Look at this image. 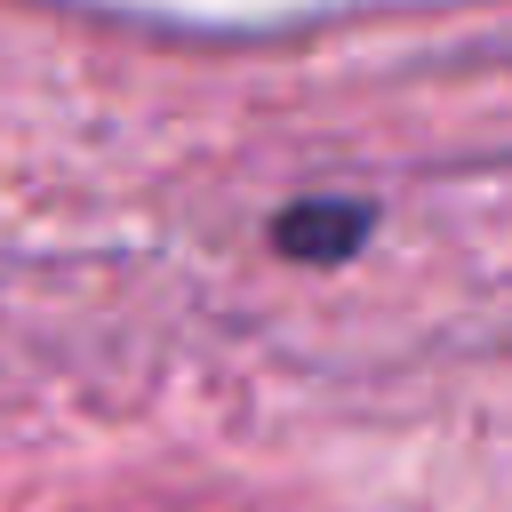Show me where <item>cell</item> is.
<instances>
[{
	"label": "cell",
	"instance_id": "obj_1",
	"mask_svg": "<svg viewBox=\"0 0 512 512\" xmlns=\"http://www.w3.org/2000/svg\"><path fill=\"white\" fill-rule=\"evenodd\" d=\"M368 240V208L360 200H288L272 216V248L280 256H304V264H336Z\"/></svg>",
	"mask_w": 512,
	"mask_h": 512
}]
</instances>
